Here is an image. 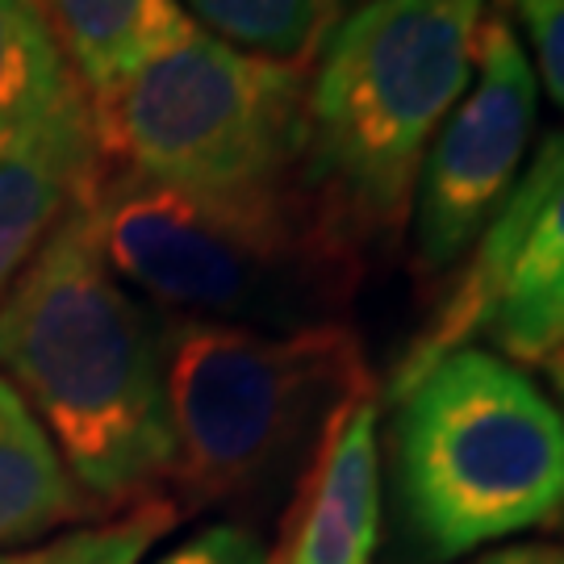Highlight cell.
Listing matches in <instances>:
<instances>
[{"label": "cell", "instance_id": "d6986e66", "mask_svg": "<svg viewBox=\"0 0 564 564\" xmlns=\"http://www.w3.org/2000/svg\"><path fill=\"white\" fill-rule=\"evenodd\" d=\"M544 368H547V381H552V393L561 398V414H564V351H556L552 360H544Z\"/></svg>", "mask_w": 564, "mask_h": 564}, {"label": "cell", "instance_id": "9a60e30c", "mask_svg": "<svg viewBox=\"0 0 564 564\" xmlns=\"http://www.w3.org/2000/svg\"><path fill=\"white\" fill-rule=\"evenodd\" d=\"M181 506L172 498H142L118 519L76 527L46 544L0 547V564H139L176 527Z\"/></svg>", "mask_w": 564, "mask_h": 564}, {"label": "cell", "instance_id": "52a82bcc", "mask_svg": "<svg viewBox=\"0 0 564 564\" xmlns=\"http://www.w3.org/2000/svg\"><path fill=\"white\" fill-rule=\"evenodd\" d=\"M477 343L510 364H544L564 351V130L540 139L440 310L405 347L389 393L440 356Z\"/></svg>", "mask_w": 564, "mask_h": 564}, {"label": "cell", "instance_id": "277c9868", "mask_svg": "<svg viewBox=\"0 0 564 564\" xmlns=\"http://www.w3.org/2000/svg\"><path fill=\"white\" fill-rule=\"evenodd\" d=\"M389 402L405 564H456L564 519V414L519 364L456 347Z\"/></svg>", "mask_w": 564, "mask_h": 564}, {"label": "cell", "instance_id": "4fadbf2b", "mask_svg": "<svg viewBox=\"0 0 564 564\" xmlns=\"http://www.w3.org/2000/svg\"><path fill=\"white\" fill-rule=\"evenodd\" d=\"M80 84L39 0H0V142L46 118Z\"/></svg>", "mask_w": 564, "mask_h": 564}, {"label": "cell", "instance_id": "9c48e42d", "mask_svg": "<svg viewBox=\"0 0 564 564\" xmlns=\"http://www.w3.org/2000/svg\"><path fill=\"white\" fill-rule=\"evenodd\" d=\"M268 564H372L381 540V402L343 405L323 431Z\"/></svg>", "mask_w": 564, "mask_h": 564}, {"label": "cell", "instance_id": "3957f363", "mask_svg": "<svg viewBox=\"0 0 564 564\" xmlns=\"http://www.w3.org/2000/svg\"><path fill=\"white\" fill-rule=\"evenodd\" d=\"M80 202L113 276L167 305L172 318L251 330L343 323L364 281V251L310 197L223 205L97 160Z\"/></svg>", "mask_w": 564, "mask_h": 564}, {"label": "cell", "instance_id": "7c38bea8", "mask_svg": "<svg viewBox=\"0 0 564 564\" xmlns=\"http://www.w3.org/2000/svg\"><path fill=\"white\" fill-rule=\"evenodd\" d=\"M93 514L51 435L0 377V547H25L63 523Z\"/></svg>", "mask_w": 564, "mask_h": 564}, {"label": "cell", "instance_id": "ac0fdd59", "mask_svg": "<svg viewBox=\"0 0 564 564\" xmlns=\"http://www.w3.org/2000/svg\"><path fill=\"white\" fill-rule=\"evenodd\" d=\"M468 564H564V547H547V544H514V547H498V552H485Z\"/></svg>", "mask_w": 564, "mask_h": 564}, {"label": "cell", "instance_id": "2e32d148", "mask_svg": "<svg viewBox=\"0 0 564 564\" xmlns=\"http://www.w3.org/2000/svg\"><path fill=\"white\" fill-rule=\"evenodd\" d=\"M514 9L552 101L564 109V0H502Z\"/></svg>", "mask_w": 564, "mask_h": 564}, {"label": "cell", "instance_id": "ba28073f", "mask_svg": "<svg viewBox=\"0 0 564 564\" xmlns=\"http://www.w3.org/2000/svg\"><path fill=\"white\" fill-rule=\"evenodd\" d=\"M473 67L477 80L431 139L414 181V268L423 281L447 276L477 247L535 134V67L498 0L485 9Z\"/></svg>", "mask_w": 564, "mask_h": 564}, {"label": "cell", "instance_id": "5bb4252c", "mask_svg": "<svg viewBox=\"0 0 564 564\" xmlns=\"http://www.w3.org/2000/svg\"><path fill=\"white\" fill-rule=\"evenodd\" d=\"M188 21L247 55L305 67L343 18V0H181Z\"/></svg>", "mask_w": 564, "mask_h": 564}, {"label": "cell", "instance_id": "8fae6325", "mask_svg": "<svg viewBox=\"0 0 564 564\" xmlns=\"http://www.w3.org/2000/svg\"><path fill=\"white\" fill-rule=\"evenodd\" d=\"M39 9L88 105H101L151 55L193 30L181 0H39Z\"/></svg>", "mask_w": 564, "mask_h": 564}, {"label": "cell", "instance_id": "7a4b0ae2", "mask_svg": "<svg viewBox=\"0 0 564 564\" xmlns=\"http://www.w3.org/2000/svg\"><path fill=\"white\" fill-rule=\"evenodd\" d=\"M489 0H360L305 88L302 188L351 247L402 235L431 139L473 80Z\"/></svg>", "mask_w": 564, "mask_h": 564}, {"label": "cell", "instance_id": "5b68a950", "mask_svg": "<svg viewBox=\"0 0 564 564\" xmlns=\"http://www.w3.org/2000/svg\"><path fill=\"white\" fill-rule=\"evenodd\" d=\"M172 477L197 506H251L302 477L330 419L377 389L347 323L251 330L160 318Z\"/></svg>", "mask_w": 564, "mask_h": 564}, {"label": "cell", "instance_id": "30bf717a", "mask_svg": "<svg viewBox=\"0 0 564 564\" xmlns=\"http://www.w3.org/2000/svg\"><path fill=\"white\" fill-rule=\"evenodd\" d=\"M97 126L84 93L0 142V297L97 172Z\"/></svg>", "mask_w": 564, "mask_h": 564}, {"label": "cell", "instance_id": "8992f818", "mask_svg": "<svg viewBox=\"0 0 564 564\" xmlns=\"http://www.w3.org/2000/svg\"><path fill=\"white\" fill-rule=\"evenodd\" d=\"M305 67L193 25L88 109L101 160L205 202L284 205L305 197Z\"/></svg>", "mask_w": 564, "mask_h": 564}, {"label": "cell", "instance_id": "e0dca14e", "mask_svg": "<svg viewBox=\"0 0 564 564\" xmlns=\"http://www.w3.org/2000/svg\"><path fill=\"white\" fill-rule=\"evenodd\" d=\"M155 564H268V547L256 531L239 523H218L172 547Z\"/></svg>", "mask_w": 564, "mask_h": 564}, {"label": "cell", "instance_id": "6da1fadb", "mask_svg": "<svg viewBox=\"0 0 564 564\" xmlns=\"http://www.w3.org/2000/svg\"><path fill=\"white\" fill-rule=\"evenodd\" d=\"M0 377L93 510L172 477L160 318L105 263L80 197L0 297Z\"/></svg>", "mask_w": 564, "mask_h": 564}]
</instances>
